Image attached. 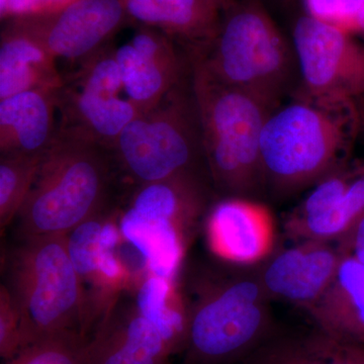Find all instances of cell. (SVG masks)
<instances>
[{
  "label": "cell",
  "mask_w": 364,
  "mask_h": 364,
  "mask_svg": "<svg viewBox=\"0 0 364 364\" xmlns=\"http://www.w3.org/2000/svg\"><path fill=\"white\" fill-rule=\"evenodd\" d=\"M136 308L162 335L172 353L182 352L188 333V310L176 280L148 272L136 286Z\"/></svg>",
  "instance_id": "cell-21"
},
{
  "label": "cell",
  "mask_w": 364,
  "mask_h": 364,
  "mask_svg": "<svg viewBox=\"0 0 364 364\" xmlns=\"http://www.w3.org/2000/svg\"><path fill=\"white\" fill-rule=\"evenodd\" d=\"M183 294L188 310L184 364L243 360L272 335L267 291L258 272H215Z\"/></svg>",
  "instance_id": "cell-3"
},
{
  "label": "cell",
  "mask_w": 364,
  "mask_h": 364,
  "mask_svg": "<svg viewBox=\"0 0 364 364\" xmlns=\"http://www.w3.org/2000/svg\"><path fill=\"white\" fill-rule=\"evenodd\" d=\"M242 364H364V346L345 343L316 330L272 335Z\"/></svg>",
  "instance_id": "cell-20"
},
{
  "label": "cell",
  "mask_w": 364,
  "mask_h": 364,
  "mask_svg": "<svg viewBox=\"0 0 364 364\" xmlns=\"http://www.w3.org/2000/svg\"><path fill=\"white\" fill-rule=\"evenodd\" d=\"M225 13L207 51L193 56L215 80L277 107L293 76L294 47L256 0L235 2Z\"/></svg>",
  "instance_id": "cell-6"
},
{
  "label": "cell",
  "mask_w": 364,
  "mask_h": 364,
  "mask_svg": "<svg viewBox=\"0 0 364 364\" xmlns=\"http://www.w3.org/2000/svg\"><path fill=\"white\" fill-rule=\"evenodd\" d=\"M342 254L329 241H299L293 247L269 256L258 277L270 299L306 310L331 284Z\"/></svg>",
  "instance_id": "cell-14"
},
{
  "label": "cell",
  "mask_w": 364,
  "mask_h": 364,
  "mask_svg": "<svg viewBox=\"0 0 364 364\" xmlns=\"http://www.w3.org/2000/svg\"><path fill=\"white\" fill-rule=\"evenodd\" d=\"M360 126L364 133V104L359 107ZM339 247L343 252L351 254L356 259L364 264V215L360 218L355 227L345 238L340 240Z\"/></svg>",
  "instance_id": "cell-28"
},
{
  "label": "cell",
  "mask_w": 364,
  "mask_h": 364,
  "mask_svg": "<svg viewBox=\"0 0 364 364\" xmlns=\"http://www.w3.org/2000/svg\"><path fill=\"white\" fill-rule=\"evenodd\" d=\"M64 82L54 57L9 21L0 42V100L26 90H59Z\"/></svg>",
  "instance_id": "cell-18"
},
{
  "label": "cell",
  "mask_w": 364,
  "mask_h": 364,
  "mask_svg": "<svg viewBox=\"0 0 364 364\" xmlns=\"http://www.w3.org/2000/svg\"><path fill=\"white\" fill-rule=\"evenodd\" d=\"M208 193L202 174L136 186L123 212L122 235L141 253L148 272L176 280L200 219Z\"/></svg>",
  "instance_id": "cell-8"
},
{
  "label": "cell",
  "mask_w": 364,
  "mask_h": 364,
  "mask_svg": "<svg viewBox=\"0 0 364 364\" xmlns=\"http://www.w3.org/2000/svg\"><path fill=\"white\" fill-rule=\"evenodd\" d=\"M208 1H210L215 7H217L219 11H224L229 9L236 2L235 0H208Z\"/></svg>",
  "instance_id": "cell-29"
},
{
  "label": "cell",
  "mask_w": 364,
  "mask_h": 364,
  "mask_svg": "<svg viewBox=\"0 0 364 364\" xmlns=\"http://www.w3.org/2000/svg\"><path fill=\"white\" fill-rule=\"evenodd\" d=\"M25 348L20 313L6 287H0V355L6 361Z\"/></svg>",
  "instance_id": "cell-26"
},
{
  "label": "cell",
  "mask_w": 364,
  "mask_h": 364,
  "mask_svg": "<svg viewBox=\"0 0 364 364\" xmlns=\"http://www.w3.org/2000/svg\"><path fill=\"white\" fill-rule=\"evenodd\" d=\"M186 80L136 116L112 146L119 171L136 186L203 176L205 160L200 117L191 78L188 83Z\"/></svg>",
  "instance_id": "cell-7"
},
{
  "label": "cell",
  "mask_w": 364,
  "mask_h": 364,
  "mask_svg": "<svg viewBox=\"0 0 364 364\" xmlns=\"http://www.w3.org/2000/svg\"><path fill=\"white\" fill-rule=\"evenodd\" d=\"M121 171L100 144L58 132L16 217V240L66 236L107 208Z\"/></svg>",
  "instance_id": "cell-1"
},
{
  "label": "cell",
  "mask_w": 364,
  "mask_h": 364,
  "mask_svg": "<svg viewBox=\"0 0 364 364\" xmlns=\"http://www.w3.org/2000/svg\"><path fill=\"white\" fill-rule=\"evenodd\" d=\"M132 21L183 40L207 44L221 21L208 0H122Z\"/></svg>",
  "instance_id": "cell-19"
},
{
  "label": "cell",
  "mask_w": 364,
  "mask_h": 364,
  "mask_svg": "<svg viewBox=\"0 0 364 364\" xmlns=\"http://www.w3.org/2000/svg\"><path fill=\"white\" fill-rule=\"evenodd\" d=\"M353 105H323L301 97L273 109L260 141L265 186L291 195L339 168L349 136L360 123Z\"/></svg>",
  "instance_id": "cell-4"
},
{
  "label": "cell",
  "mask_w": 364,
  "mask_h": 364,
  "mask_svg": "<svg viewBox=\"0 0 364 364\" xmlns=\"http://www.w3.org/2000/svg\"><path fill=\"white\" fill-rule=\"evenodd\" d=\"M76 0H9L6 9L0 14L2 21L55 13Z\"/></svg>",
  "instance_id": "cell-27"
},
{
  "label": "cell",
  "mask_w": 364,
  "mask_h": 364,
  "mask_svg": "<svg viewBox=\"0 0 364 364\" xmlns=\"http://www.w3.org/2000/svg\"><path fill=\"white\" fill-rule=\"evenodd\" d=\"M208 248L229 264L252 265L269 257L275 230L269 210L246 198H224L205 215Z\"/></svg>",
  "instance_id": "cell-13"
},
{
  "label": "cell",
  "mask_w": 364,
  "mask_h": 364,
  "mask_svg": "<svg viewBox=\"0 0 364 364\" xmlns=\"http://www.w3.org/2000/svg\"><path fill=\"white\" fill-rule=\"evenodd\" d=\"M130 21L122 0H76L55 13L9 20L57 62L78 64L109 46Z\"/></svg>",
  "instance_id": "cell-11"
},
{
  "label": "cell",
  "mask_w": 364,
  "mask_h": 364,
  "mask_svg": "<svg viewBox=\"0 0 364 364\" xmlns=\"http://www.w3.org/2000/svg\"><path fill=\"white\" fill-rule=\"evenodd\" d=\"M172 354L135 301L124 303L121 296L90 338L86 364H167Z\"/></svg>",
  "instance_id": "cell-15"
},
{
  "label": "cell",
  "mask_w": 364,
  "mask_h": 364,
  "mask_svg": "<svg viewBox=\"0 0 364 364\" xmlns=\"http://www.w3.org/2000/svg\"><path fill=\"white\" fill-rule=\"evenodd\" d=\"M306 311L318 331L364 346L363 263L343 252L331 284Z\"/></svg>",
  "instance_id": "cell-17"
},
{
  "label": "cell",
  "mask_w": 364,
  "mask_h": 364,
  "mask_svg": "<svg viewBox=\"0 0 364 364\" xmlns=\"http://www.w3.org/2000/svg\"><path fill=\"white\" fill-rule=\"evenodd\" d=\"M90 337L78 331L54 333L33 342L6 364H86Z\"/></svg>",
  "instance_id": "cell-23"
},
{
  "label": "cell",
  "mask_w": 364,
  "mask_h": 364,
  "mask_svg": "<svg viewBox=\"0 0 364 364\" xmlns=\"http://www.w3.org/2000/svg\"><path fill=\"white\" fill-rule=\"evenodd\" d=\"M59 90H26L0 100V155L45 154L58 133Z\"/></svg>",
  "instance_id": "cell-16"
},
{
  "label": "cell",
  "mask_w": 364,
  "mask_h": 364,
  "mask_svg": "<svg viewBox=\"0 0 364 364\" xmlns=\"http://www.w3.org/2000/svg\"><path fill=\"white\" fill-rule=\"evenodd\" d=\"M43 156L0 155V228L16 221L32 188Z\"/></svg>",
  "instance_id": "cell-22"
},
{
  "label": "cell",
  "mask_w": 364,
  "mask_h": 364,
  "mask_svg": "<svg viewBox=\"0 0 364 364\" xmlns=\"http://www.w3.org/2000/svg\"><path fill=\"white\" fill-rule=\"evenodd\" d=\"M4 282L23 326L25 347L62 331L86 333L85 293L66 236L16 242L4 257Z\"/></svg>",
  "instance_id": "cell-5"
},
{
  "label": "cell",
  "mask_w": 364,
  "mask_h": 364,
  "mask_svg": "<svg viewBox=\"0 0 364 364\" xmlns=\"http://www.w3.org/2000/svg\"><path fill=\"white\" fill-rule=\"evenodd\" d=\"M356 174L352 176L341 166L316 183L304 203L289 215V221H306L327 215L338 205L349 184Z\"/></svg>",
  "instance_id": "cell-24"
},
{
  "label": "cell",
  "mask_w": 364,
  "mask_h": 364,
  "mask_svg": "<svg viewBox=\"0 0 364 364\" xmlns=\"http://www.w3.org/2000/svg\"><path fill=\"white\" fill-rule=\"evenodd\" d=\"M189 70L208 178L225 198H251L265 186L261 135L277 107L215 80L195 56Z\"/></svg>",
  "instance_id": "cell-2"
},
{
  "label": "cell",
  "mask_w": 364,
  "mask_h": 364,
  "mask_svg": "<svg viewBox=\"0 0 364 364\" xmlns=\"http://www.w3.org/2000/svg\"><path fill=\"white\" fill-rule=\"evenodd\" d=\"M58 132L112 149L124 129L140 114L124 93L114 48L82 62L58 91Z\"/></svg>",
  "instance_id": "cell-9"
},
{
  "label": "cell",
  "mask_w": 364,
  "mask_h": 364,
  "mask_svg": "<svg viewBox=\"0 0 364 364\" xmlns=\"http://www.w3.org/2000/svg\"><path fill=\"white\" fill-rule=\"evenodd\" d=\"M9 0H0V14H4L6 9Z\"/></svg>",
  "instance_id": "cell-30"
},
{
  "label": "cell",
  "mask_w": 364,
  "mask_h": 364,
  "mask_svg": "<svg viewBox=\"0 0 364 364\" xmlns=\"http://www.w3.org/2000/svg\"><path fill=\"white\" fill-rule=\"evenodd\" d=\"M293 44L301 97L337 105L364 97V47L350 33L305 14L294 23Z\"/></svg>",
  "instance_id": "cell-10"
},
{
  "label": "cell",
  "mask_w": 364,
  "mask_h": 364,
  "mask_svg": "<svg viewBox=\"0 0 364 364\" xmlns=\"http://www.w3.org/2000/svg\"><path fill=\"white\" fill-rule=\"evenodd\" d=\"M124 93L140 114L158 105L184 79L186 64L170 36L141 26L114 49Z\"/></svg>",
  "instance_id": "cell-12"
},
{
  "label": "cell",
  "mask_w": 364,
  "mask_h": 364,
  "mask_svg": "<svg viewBox=\"0 0 364 364\" xmlns=\"http://www.w3.org/2000/svg\"><path fill=\"white\" fill-rule=\"evenodd\" d=\"M306 14L347 33L364 31V0H305Z\"/></svg>",
  "instance_id": "cell-25"
},
{
  "label": "cell",
  "mask_w": 364,
  "mask_h": 364,
  "mask_svg": "<svg viewBox=\"0 0 364 364\" xmlns=\"http://www.w3.org/2000/svg\"><path fill=\"white\" fill-rule=\"evenodd\" d=\"M363 32H364V31H363Z\"/></svg>",
  "instance_id": "cell-31"
}]
</instances>
